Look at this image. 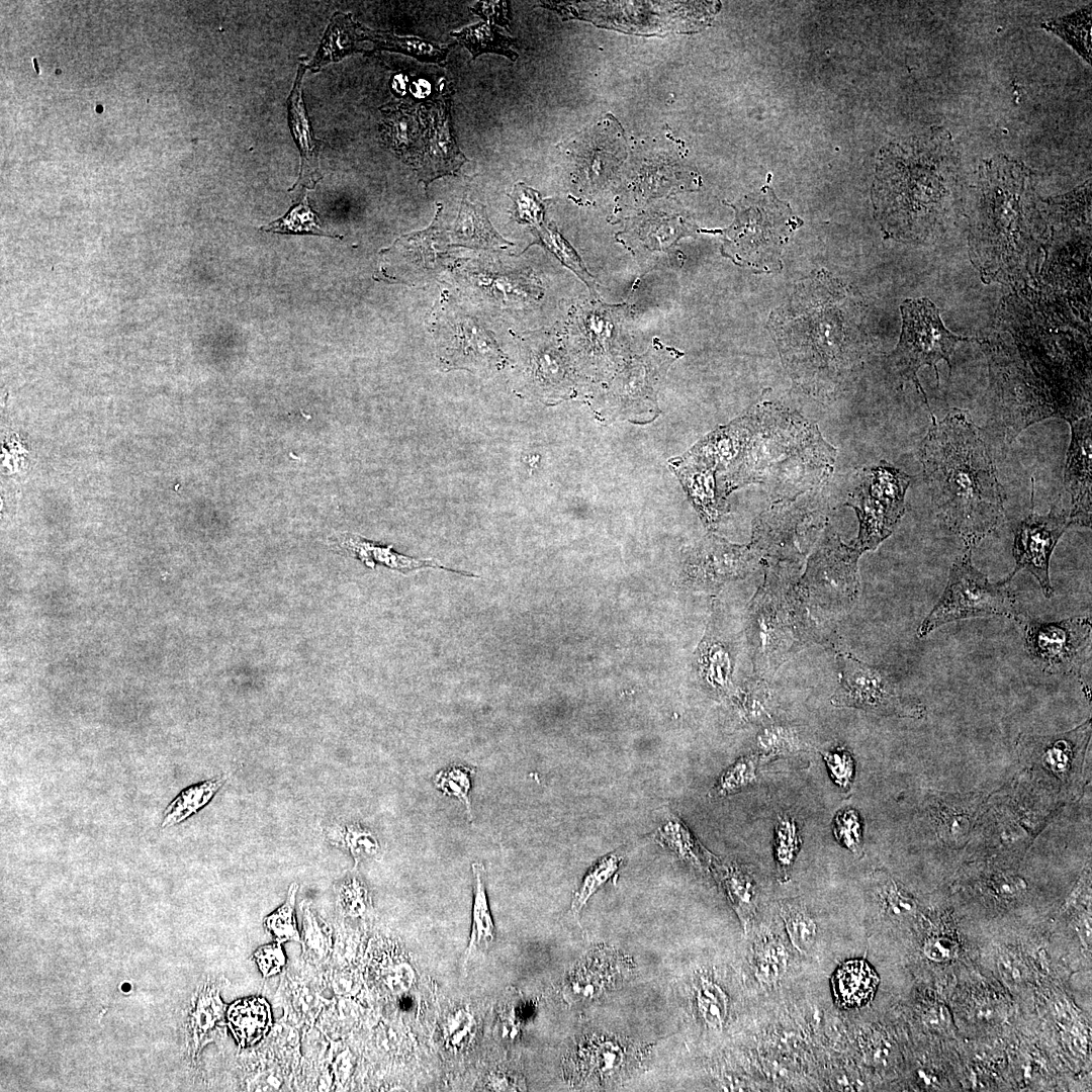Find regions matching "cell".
Masks as SVG:
<instances>
[{
  "mask_svg": "<svg viewBox=\"0 0 1092 1092\" xmlns=\"http://www.w3.org/2000/svg\"><path fill=\"white\" fill-rule=\"evenodd\" d=\"M919 447L924 480L943 524L973 549L1001 523L1005 491L979 427L966 410L950 408Z\"/></svg>",
  "mask_w": 1092,
  "mask_h": 1092,
  "instance_id": "1",
  "label": "cell"
},
{
  "mask_svg": "<svg viewBox=\"0 0 1092 1092\" xmlns=\"http://www.w3.org/2000/svg\"><path fill=\"white\" fill-rule=\"evenodd\" d=\"M958 162L951 135L942 128L885 146L872 190L883 230L892 237L915 238L932 228L944 212Z\"/></svg>",
  "mask_w": 1092,
  "mask_h": 1092,
  "instance_id": "2",
  "label": "cell"
},
{
  "mask_svg": "<svg viewBox=\"0 0 1092 1092\" xmlns=\"http://www.w3.org/2000/svg\"><path fill=\"white\" fill-rule=\"evenodd\" d=\"M727 204L734 209L735 218L730 226L718 231L722 235L721 254L756 273L781 271L782 252L803 220L769 185Z\"/></svg>",
  "mask_w": 1092,
  "mask_h": 1092,
  "instance_id": "3",
  "label": "cell"
},
{
  "mask_svg": "<svg viewBox=\"0 0 1092 1092\" xmlns=\"http://www.w3.org/2000/svg\"><path fill=\"white\" fill-rule=\"evenodd\" d=\"M971 555L966 550L952 563L940 599L917 629L918 638L954 621L990 616L1014 619L1018 614L1010 580L991 582L973 565Z\"/></svg>",
  "mask_w": 1092,
  "mask_h": 1092,
  "instance_id": "4",
  "label": "cell"
},
{
  "mask_svg": "<svg viewBox=\"0 0 1092 1092\" xmlns=\"http://www.w3.org/2000/svg\"><path fill=\"white\" fill-rule=\"evenodd\" d=\"M911 476L882 460L863 467L845 506L854 510L859 524L852 546L861 553L875 550L892 535L905 514V494Z\"/></svg>",
  "mask_w": 1092,
  "mask_h": 1092,
  "instance_id": "5",
  "label": "cell"
},
{
  "mask_svg": "<svg viewBox=\"0 0 1092 1092\" xmlns=\"http://www.w3.org/2000/svg\"><path fill=\"white\" fill-rule=\"evenodd\" d=\"M902 333L895 350L889 356L892 369L903 380H911L929 408L926 394L921 387L917 372L925 365L935 370L944 360L951 370L950 356L956 345L966 341L949 332L942 324L936 306L927 298L907 299L901 304Z\"/></svg>",
  "mask_w": 1092,
  "mask_h": 1092,
  "instance_id": "6",
  "label": "cell"
},
{
  "mask_svg": "<svg viewBox=\"0 0 1092 1092\" xmlns=\"http://www.w3.org/2000/svg\"><path fill=\"white\" fill-rule=\"evenodd\" d=\"M1014 620L1028 656L1043 673L1080 676L1091 646L1090 616L1045 622L1018 613Z\"/></svg>",
  "mask_w": 1092,
  "mask_h": 1092,
  "instance_id": "7",
  "label": "cell"
},
{
  "mask_svg": "<svg viewBox=\"0 0 1092 1092\" xmlns=\"http://www.w3.org/2000/svg\"><path fill=\"white\" fill-rule=\"evenodd\" d=\"M838 660L840 680L831 699L833 705L899 717L923 716L924 706L902 696L885 668L862 662L847 652L838 653Z\"/></svg>",
  "mask_w": 1092,
  "mask_h": 1092,
  "instance_id": "8",
  "label": "cell"
},
{
  "mask_svg": "<svg viewBox=\"0 0 1092 1092\" xmlns=\"http://www.w3.org/2000/svg\"><path fill=\"white\" fill-rule=\"evenodd\" d=\"M1072 525L1069 511H1058L1053 507L1048 514L1038 515L1031 510L1014 529L1012 552L1015 566L1005 578L1011 581L1017 572L1024 569L1036 578L1044 597L1052 598L1051 556L1062 535Z\"/></svg>",
  "mask_w": 1092,
  "mask_h": 1092,
  "instance_id": "9",
  "label": "cell"
},
{
  "mask_svg": "<svg viewBox=\"0 0 1092 1092\" xmlns=\"http://www.w3.org/2000/svg\"><path fill=\"white\" fill-rule=\"evenodd\" d=\"M565 150L574 159L573 184L581 196H592L605 186L627 154L624 136L613 123L594 127Z\"/></svg>",
  "mask_w": 1092,
  "mask_h": 1092,
  "instance_id": "10",
  "label": "cell"
},
{
  "mask_svg": "<svg viewBox=\"0 0 1092 1092\" xmlns=\"http://www.w3.org/2000/svg\"><path fill=\"white\" fill-rule=\"evenodd\" d=\"M1071 441L1067 451L1064 485L1071 496L1069 516L1073 525H1091V416L1069 422Z\"/></svg>",
  "mask_w": 1092,
  "mask_h": 1092,
  "instance_id": "11",
  "label": "cell"
},
{
  "mask_svg": "<svg viewBox=\"0 0 1092 1092\" xmlns=\"http://www.w3.org/2000/svg\"><path fill=\"white\" fill-rule=\"evenodd\" d=\"M681 353L663 346L657 339L642 356L633 360L617 376L613 384L615 396L627 406L655 402L656 389L670 363Z\"/></svg>",
  "mask_w": 1092,
  "mask_h": 1092,
  "instance_id": "12",
  "label": "cell"
},
{
  "mask_svg": "<svg viewBox=\"0 0 1092 1092\" xmlns=\"http://www.w3.org/2000/svg\"><path fill=\"white\" fill-rule=\"evenodd\" d=\"M696 228L678 214L649 212L632 218L620 241L633 253H669L676 242Z\"/></svg>",
  "mask_w": 1092,
  "mask_h": 1092,
  "instance_id": "13",
  "label": "cell"
},
{
  "mask_svg": "<svg viewBox=\"0 0 1092 1092\" xmlns=\"http://www.w3.org/2000/svg\"><path fill=\"white\" fill-rule=\"evenodd\" d=\"M444 99L438 100L432 113L426 142L425 159L419 163L418 173L426 186L444 175H453L467 161L458 150L450 127V102L445 106Z\"/></svg>",
  "mask_w": 1092,
  "mask_h": 1092,
  "instance_id": "14",
  "label": "cell"
},
{
  "mask_svg": "<svg viewBox=\"0 0 1092 1092\" xmlns=\"http://www.w3.org/2000/svg\"><path fill=\"white\" fill-rule=\"evenodd\" d=\"M305 69L300 65L297 71L293 89L288 97L289 125L292 135L297 144L301 155V170L297 180L315 183L318 175V147L320 141L311 134L305 106L302 101L301 81Z\"/></svg>",
  "mask_w": 1092,
  "mask_h": 1092,
  "instance_id": "15",
  "label": "cell"
},
{
  "mask_svg": "<svg viewBox=\"0 0 1092 1092\" xmlns=\"http://www.w3.org/2000/svg\"><path fill=\"white\" fill-rule=\"evenodd\" d=\"M342 546L350 554L360 559L364 564L371 568H373L376 563H379L402 573L423 568H439L461 575L477 576L473 573L446 567L432 558L421 559L399 554L392 549V546H379L354 534L344 535Z\"/></svg>",
  "mask_w": 1092,
  "mask_h": 1092,
  "instance_id": "16",
  "label": "cell"
},
{
  "mask_svg": "<svg viewBox=\"0 0 1092 1092\" xmlns=\"http://www.w3.org/2000/svg\"><path fill=\"white\" fill-rule=\"evenodd\" d=\"M229 1025L238 1044L252 1046L262 1040L272 1027V1011L260 996L240 999L228 1011Z\"/></svg>",
  "mask_w": 1092,
  "mask_h": 1092,
  "instance_id": "17",
  "label": "cell"
},
{
  "mask_svg": "<svg viewBox=\"0 0 1092 1092\" xmlns=\"http://www.w3.org/2000/svg\"><path fill=\"white\" fill-rule=\"evenodd\" d=\"M879 978L863 961L844 963L832 978L835 1002L842 1008H855L867 1004L874 996Z\"/></svg>",
  "mask_w": 1092,
  "mask_h": 1092,
  "instance_id": "18",
  "label": "cell"
},
{
  "mask_svg": "<svg viewBox=\"0 0 1092 1092\" xmlns=\"http://www.w3.org/2000/svg\"><path fill=\"white\" fill-rule=\"evenodd\" d=\"M359 39L371 40L377 50H387L402 53L414 57L422 62L434 63L440 66L446 64L449 47L439 46L429 40L415 36H398L390 32L371 30L357 23Z\"/></svg>",
  "mask_w": 1092,
  "mask_h": 1092,
  "instance_id": "19",
  "label": "cell"
},
{
  "mask_svg": "<svg viewBox=\"0 0 1092 1092\" xmlns=\"http://www.w3.org/2000/svg\"><path fill=\"white\" fill-rule=\"evenodd\" d=\"M453 236L459 244L473 247H505L511 245L503 239L487 219L485 207L464 198L453 228Z\"/></svg>",
  "mask_w": 1092,
  "mask_h": 1092,
  "instance_id": "20",
  "label": "cell"
},
{
  "mask_svg": "<svg viewBox=\"0 0 1092 1092\" xmlns=\"http://www.w3.org/2000/svg\"><path fill=\"white\" fill-rule=\"evenodd\" d=\"M474 892L472 905V923L465 963L470 956L480 949H486L495 938V928L490 914L483 883L484 867L480 862L472 863Z\"/></svg>",
  "mask_w": 1092,
  "mask_h": 1092,
  "instance_id": "21",
  "label": "cell"
},
{
  "mask_svg": "<svg viewBox=\"0 0 1092 1092\" xmlns=\"http://www.w3.org/2000/svg\"><path fill=\"white\" fill-rule=\"evenodd\" d=\"M451 34L470 52L472 60L485 53L498 54L513 62L518 58L512 49L515 40L488 21H480Z\"/></svg>",
  "mask_w": 1092,
  "mask_h": 1092,
  "instance_id": "22",
  "label": "cell"
},
{
  "mask_svg": "<svg viewBox=\"0 0 1092 1092\" xmlns=\"http://www.w3.org/2000/svg\"><path fill=\"white\" fill-rule=\"evenodd\" d=\"M225 782V777L211 779L194 784L181 791L166 807L162 828H168L185 821L206 806Z\"/></svg>",
  "mask_w": 1092,
  "mask_h": 1092,
  "instance_id": "23",
  "label": "cell"
},
{
  "mask_svg": "<svg viewBox=\"0 0 1092 1092\" xmlns=\"http://www.w3.org/2000/svg\"><path fill=\"white\" fill-rule=\"evenodd\" d=\"M715 866L734 909L743 925H746L756 907V888L752 877L736 863Z\"/></svg>",
  "mask_w": 1092,
  "mask_h": 1092,
  "instance_id": "24",
  "label": "cell"
},
{
  "mask_svg": "<svg viewBox=\"0 0 1092 1092\" xmlns=\"http://www.w3.org/2000/svg\"><path fill=\"white\" fill-rule=\"evenodd\" d=\"M1041 27L1070 44L1088 64L1091 61V4L1068 15L1050 19Z\"/></svg>",
  "mask_w": 1092,
  "mask_h": 1092,
  "instance_id": "25",
  "label": "cell"
},
{
  "mask_svg": "<svg viewBox=\"0 0 1092 1092\" xmlns=\"http://www.w3.org/2000/svg\"><path fill=\"white\" fill-rule=\"evenodd\" d=\"M302 925L300 943L302 957L314 964L325 963L333 949V933L330 925L322 919L306 902L300 905Z\"/></svg>",
  "mask_w": 1092,
  "mask_h": 1092,
  "instance_id": "26",
  "label": "cell"
},
{
  "mask_svg": "<svg viewBox=\"0 0 1092 1092\" xmlns=\"http://www.w3.org/2000/svg\"><path fill=\"white\" fill-rule=\"evenodd\" d=\"M534 235L536 237L534 244L541 245L553 254L564 266L570 269L581 281H583L592 293L596 294V278L587 271L578 254L569 243L562 238L555 225H545L544 223H541L534 228Z\"/></svg>",
  "mask_w": 1092,
  "mask_h": 1092,
  "instance_id": "27",
  "label": "cell"
},
{
  "mask_svg": "<svg viewBox=\"0 0 1092 1092\" xmlns=\"http://www.w3.org/2000/svg\"><path fill=\"white\" fill-rule=\"evenodd\" d=\"M610 1040L590 1041L580 1051L581 1069L585 1076L606 1078L619 1071L625 1062V1052Z\"/></svg>",
  "mask_w": 1092,
  "mask_h": 1092,
  "instance_id": "28",
  "label": "cell"
},
{
  "mask_svg": "<svg viewBox=\"0 0 1092 1092\" xmlns=\"http://www.w3.org/2000/svg\"><path fill=\"white\" fill-rule=\"evenodd\" d=\"M336 910L343 918L368 919L373 912L370 893L357 877H348L334 887Z\"/></svg>",
  "mask_w": 1092,
  "mask_h": 1092,
  "instance_id": "29",
  "label": "cell"
},
{
  "mask_svg": "<svg viewBox=\"0 0 1092 1092\" xmlns=\"http://www.w3.org/2000/svg\"><path fill=\"white\" fill-rule=\"evenodd\" d=\"M801 843L802 837L795 818L789 814L779 815L775 825L774 849L781 881H788Z\"/></svg>",
  "mask_w": 1092,
  "mask_h": 1092,
  "instance_id": "30",
  "label": "cell"
},
{
  "mask_svg": "<svg viewBox=\"0 0 1092 1092\" xmlns=\"http://www.w3.org/2000/svg\"><path fill=\"white\" fill-rule=\"evenodd\" d=\"M659 838L681 859L700 868L706 861L711 862L709 852L704 851L701 844L678 818H670L659 829Z\"/></svg>",
  "mask_w": 1092,
  "mask_h": 1092,
  "instance_id": "31",
  "label": "cell"
},
{
  "mask_svg": "<svg viewBox=\"0 0 1092 1092\" xmlns=\"http://www.w3.org/2000/svg\"><path fill=\"white\" fill-rule=\"evenodd\" d=\"M298 884L292 883L288 889L285 901L272 913L265 917L263 924L265 930L273 940L280 943L293 941L300 942V932L295 918V900Z\"/></svg>",
  "mask_w": 1092,
  "mask_h": 1092,
  "instance_id": "32",
  "label": "cell"
},
{
  "mask_svg": "<svg viewBox=\"0 0 1092 1092\" xmlns=\"http://www.w3.org/2000/svg\"><path fill=\"white\" fill-rule=\"evenodd\" d=\"M260 230L281 234H309L333 237L321 229L317 215L308 205L306 193L303 195L302 200L294 205L282 217H279L268 225L260 228Z\"/></svg>",
  "mask_w": 1092,
  "mask_h": 1092,
  "instance_id": "33",
  "label": "cell"
},
{
  "mask_svg": "<svg viewBox=\"0 0 1092 1092\" xmlns=\"http://www.w3.org/2000/svg\"><path fill=\"white\" fill-rule=\"evenodd\" d=\"M781 914L794 946L801 952L808 951L814 943L816 924L805 907L798 902H786Z\"/></svg>",
  "mask_w": 1092,
  "mask_h": 1092,
  "instance_id": "34",
  "label": "cell"
},
{
  "mask_svg": "<svg viewBox=\"0 0 1092 1092\" xmlns=\"http://www.w3.org/2000/svg\"><path fill=\"white\" fill-rule=\"evenodd\" d=\"M622 860V856L612 853L601 858L587 872L573 895L571 903L573 914L577 915L580 912L590 896L617 872Z\"/></svg>",
  "mask_w": 1092,
  "mask_h": 1092,
  "instance_id": "35",
  "label": "cell"
},
{
  "mask_svg": "<svg viewBox=\"0 0 1092 1092\" xmlns=\"http://www.w3.org/2000/svg\"><path fill=\"white\" fill-rule=\"evenodd\" d=\"M327 838L336 846L350 851L355 860V866L364 855L376 852L378 845L374 837L359 826H333L327 830Z\"/></svg>",
  "mask_w": 1092,
  "mask_h": 1092,
  "instance_id": "36",
  "label": "cell"
},
{
  "mask_svg": "<svg viewBox=\"0 0 1092 1092\" xmlns=\"http://www.w3.org/2000/svg\"><path fill=\"white\" fill-rule=\"evenodd\" d=\"M697 1005L709 1026L722 1027L727 1016V997L718 985L702 979L697 991Z\"/></svg>",
  "mask_w": 1092,
  "mask_h": 1092,
  "instance_id": "37",
  "label": "cell"
},
{
  "mask_svg": "<svg viewBox=\"0 0 1092 1092\" xmlns=\"http://www.w3.org/2000/svg\"><path fill=\"white\" fill-rule=\"evenodd\" d=\"M756 781V761L754 756L737 759L720 776L711 792L712 797H724L737 793Z\"/></svg>",
  "mask_w": 1092,
  "mask_h": 1092,
  "instance_id": "38",
  "label": "cell"
},
{
  "mask_svg": "<svg viewBox=\"0 0 1092 1092\" xmlns=\"http://www.w3.org/2000/svg\"><path fill=\"white\" fill-rule=\"evenodd\" d=\"M799 749V739L791 728L771 725L757 736L758 755L764 759L787 755Z\"/></svg>",
  "mask_w": 1092,
  "mask_h": 1092,
  "instance_id": "39",
  "label": "cell"
},
{
  "mask_svg": "<svg viewBox=\"0 0 1092 1092\" xmlns=\"http://www.w3.org/2000/svg\"><path fill=\"white\" fill-rule=\"evenodd\" d=\"M473 770L463 765H453L448 769L439 771L434 783L445 795L456 797L463 802L471 820V804L469 798L470 779Z\"/></svg>",
  "mask_w": 1092,
  "mask_h": 1092,
  "instance_id": "40",
  "label": "cell"
},
{
  "mask_svg": "<svg viewBox=\"0 0 1092 1092\" xmlns=\"http://www.w3.org/2000/svg\"><path fill=\"white\" fill-rule=\"evenodd\" d=\"M509 196L514 201L513 215L516 221L529 223L534 228L543 223L544 205L537 191L518 183Z\"/></svg>",
  "mask_w": 1092,
  "mask_h": 1092,
  "instance_id": "41",
  "label": "cell"
},
{
  "mask_svg": "<svg viewBox=\"0 0 1092 1092\" xmlns=\"http://www.w3.org/2000/svg\"><path fill=\"white\" fill-rule=\"evenodd\" d=\"M833 832L837 841L854 853H859L862 843L861 823L854 809H842L834 817Z\"/></svg>",
  "mask_w": 1092,
  "mask_h": 1092,
  "instance_id": "42",
  "label": "cell"
},
{
  "mask_svg": "<svg viewBox=\"0 0 1092 1092\" xmlns=\"http://www.w3.org/2000/svg\"><path fill=\"white\" fill-rule=\"evenodd\" d=\"M786 967V953L776 941L761 944L757 957V974L764 982H776Z\"/></svg>",
  "mask_w": 1092,
  "mask_h": 1092,
  "instance_id": "43",
  "label": "cell"
},
{
  "mask_svg": "<svg viewBox=\"0 0 1092 1092\" xmlns=\"http://www.w3.org/2000/svg\"><path fill=\"white\" fill-rule=\"evenodd\" d=\"M833 782L841 789L850 788L854 776V761L850 752L835 748L822 753Z\"/></svg>",
  "mask_w": 1092,
  "mask_h": 1092,
  "instance_id": "44",
  "label": "cell"
},
{
  "mask_svg": "<svg viewBox=\"0 0 1092 1092\" xmlns=\"http://www.w3.org/2000/svg\"><path fill=\"white\" fill-rule=\"evenodd\" d=\"M198 999L194 1013V1030L197 1037L201 1038L218 1020L221 1003L217 992L212 989L205 990Z\"/></svg>",
  "mask_w": 1092,
  "mask_h": 1092,
  "instance_id": "45",
  "label": "cell"
},
{
  "mask_svg": "<svg viewBox=\"0 0 1092 1092\" xmlns=\"http://www.w3.org/2000/svg\"><path fill=\"white\" fill-rule=\"evenodd\" d=\"M281 944L273 940L261 945L252 954L251 959L264 979L280 974L285 968L286 957Z\"/></svg>",
  "mask_w": 1092,
  "mask_h": 1092,
  "instance_id": "46",
  "label": "cell"
},
{
  "mask_svg": "<svg viewBox=\"0 0 1092 1092\" xmlns=\"http://www.w3.org/2000/svg\"><path fill=\"white\" fill-rule=\"evenodd\" d=\"M744 711L752 721H763L770 717L771 694L768 686L763 681L754 682L750 690L744 694Z\"/></svg>",
  "mask_w": 1092,
  "mask_h": 1092,
  "instance_id": "47",
  "label": "cell"
},
{
  "mask_svg": "<svg viewBox=\"0 0 1092 1092\" xmlns=\"http://www.w3.org/2000/svg\"><path fill=\"white\" fill-rule=\"evenodd\" d=\"M537 372L541 375V378L553 383L561 381L567 369L562 357L554 350L540 352L537 358Z\"/></svg>",
  "mask_w": 1092,
  "mask_h": 1092,
  "instance_id": "48",
  "label": "cell"
},
{
  "mask_svg": "<svg viewBox=\"0 0 1092 1092\" xmlns=\"http://www.w3.org/2000/svg\"><path fill=\"white\" fill-rule=\"evenodd\" d=\"M475 14L479 15L485 21L495 23L504 26L508 29L509 24V5L506 1H481L477 2L474 7L470 8Z\"/></svg>",
  "mask_w": 1092,
  "mask_h": 1092,
  "instance_id": "49",
  "label": "cell"
},
{
  "mask_svg": "<svg viewBox=\"0 0 1092 1092\" xmlns=\"http://www.w3.org/2000/svg\"><path fill=\"white\" fill-rule=\"evenodd\" d=\"M957 951V945L948 938L935 937L925 944V953L934 961L950 960Z\"/></svg>",
  "mask_w": 1092,
  "mask_h": 1092,
  "instance_id": "50",
  "label": "cell"
}]
</instances>
